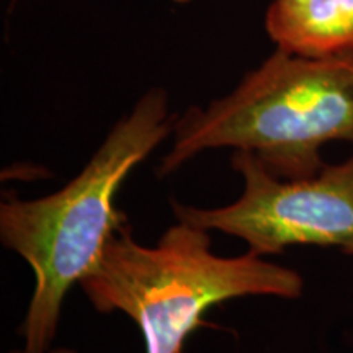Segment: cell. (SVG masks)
<instances>
[{
	"mask_svg": "<svg viewBox=\"0 0 353 353\" xmlns=\"http://www.w3.org/2000/svg\"><path fill=\"white\" fill-rule=\"evenodd\" d=\"M353 145V51L309 57L275 50L229 94L175 118L157 174L211 149L252 152L270 174L303 179L324 169L322 148Z\"/></svg>",
	"mask_w": 353,
	"mask_h": 353,
	"instance_id": "2",
	"label": "cell"
},
{
	"mask_svg": "<svg viewBox=\"0 0 353 353\" xmlns=\"http://www.w3.org/2000/svg\"><path fill=\"white\" fill-rule=\"evenodd\" d=\"M265 32L276 50L322 57L353 51V0H273Z\"/></svg>",
	"mask_w": 353,
	"mask_h": 353,
	"instance_id": "5",
	"label": "cell"
},
{
	"mask_svg": "<svg viewBox=\"0 0 353 353\" xmlns=\"http://www.w3.org/2000/svg\"><path fill=\"white\" fill-rule=\"evenodd\" d=\"M10 353H26V352L25 350H15V352H10ZM48 353H77V352L72 350V348L61 347V348H54V350H50Z\"/></svg>",
	"mask_w": 353,
	"mask_h": 353,
	"instance_id": "6",
	"label": "cell"
},
{
	"mask_svg": "<svg viewBox=\"0 0 353 353\" xmlns=\"http://www.w3.org/2000/svg\"><path fill=\"white\" fill-rule=\"evenodd\" d=\"M242 193L231 205L196 208L170 201L176 221L237 237L267 257L293 245L337 247L353 255V152L303 179H281L252 152L234 151Z\"/></svg>",
	"mask_w": 353,
	"mask_h": 353,
	"instance_id": "4",
	"label": "cell"
},
{
	"mask_svg": "<svg viewBox=\"0 0 353 353\" xmlns=\"http://www.w3.org/2000/svg\"><path fill=\"white\" fill-rule=\"evenodd\" d=\"M164 88L148 90L70 182L51 195L0 203V242L32 268L34 286L20 334L26 353H48L64 299L99 265L128 224L117 195L131 170L174 132Z\"/></svg>",
	"mask_w": 353,
	"mask_h": 353,
	"instance_id": "1",
	"label": "cell"
},
{
	"mask_svg": "<svg viewBox=\"0 0 353 353\" xmlns=\"http://www.w3.org/2000/svg\"><path fill=\"white\" fill-rule=\"evenodd\" d=\"M172 2H175V3H190V2H192V0H172Z\"/></svg>",
	"mask_w": 353,
	"mask_h": 353,
	"instance_id": "7",
	"label": "cell"
},
{
	"mask_svg": "<svg viewBox=\"0 0 353 353\" xmlns=\"http://www.w3.org/2000/svg\"><path fill=\"white\" fill-rule=\"evenodd\" d=\"M79 286L99 312L120 311L134 321L145 353H180L208 309L247 296L296 299L304 281L249 250L216 255L210 231L176 221L154 247L139 244L125 224Z\"/></svg>",
	"mask_w": 353,
	"mask_h": 353,
	"instance_id": "3",
	"label": "cell"
}]
</instances>
